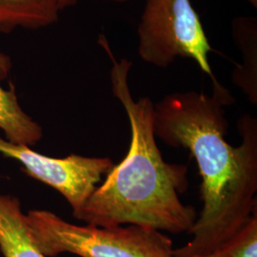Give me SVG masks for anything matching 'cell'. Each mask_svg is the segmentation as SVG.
Instances as JSON below:
<instances>
[{"instance_id":"obj_1","label":"cell","mask_w":257,"mask_h":257,"mask_svg":"<svg viewBox=\"0 0 257 257\" xmlns=\"http://www.w3.org/2000/svg\"><path fill=\"white\" fill-rule=\"evenodd\" d=\"M233 102L215 79L211 95L173 92L155 104V136L171 147L189 150L202 177V211L188 232L193 239L174 249V257L211 254L257 209V120L249 114L238 120L242 143L231 146L225 138V107Z\"/></svg>"},{"instance_id":"obj_2","label":"cell","mask_w":257,"mask_h":257,"mask_svg":"<svg viewBox=\"0 0 257 257\" xmlns=\"http://www.w3.org/2000/svg\"><path fill=\"white\" fill-rule=\"evenodd\" d=\"M99 44L111 60V90L127 113L132 138L127 156L96 187L78 219L102 228L130 224L175 234L189 232L197 214L179 198L189 186L187 167L163 159L154 131L155 104L146 96L135 100L128 87L133 62L116 60L103 36Z\"/></svg>"},{"instance_id":"obj_3","label":"cell","mask_w":257,"mask_h":257,"mask_svg":"<svg viewBox=\"0 0 257 257\" xmlns=\"http://www.w3.org/2000/svg\"><path fill=\"white\" fill-rule=\"evenodd\" d=\"M30 232L45 257L70 252L80 257H174L173 241L159 230L130 225L77 226L48 211H30Z\"/></svg>"},{"instance_id":"obj_4","label":"cell","mask_w":257,"mask_h":257,"mask_svg":"<svg viewBox=\"0 0 257 257\" xmlns=\"http://www.w3.org/2000/svg\"><path fill=\"white\" fill-rule=\"evenodd\" d=\"M138 55L158 68L191 58L215 80L209 55L212 48L191 0H146L138 27Z\"/></svg>"},{"instance_id":"obj_5","label":"cell","mask_w":257,"mask_h":257,"mask_svg":"<svg viewBox=\"0 0 257 257\" xmlns=\"http://www.w3.org/2000/svg\"><path fill=\"white\" fill-rule=\"evenodd\" d=\"M0 154L15 158L23 165L27 175L61 193L71 205L76 219L102 175L108 174L114 166L109 157L71 155L54 158L43 156L27 145L16 144L3 138H0Z\"/></svg>"},{"instance_id":"obj_6","label":"cell","mask_w":257,"mask_h":257,"mask_svg":"<svg viewBox=\"0 0 257 257\" xmlns=\"http://www.w3.org/2000/svg\"><path fill=\"white\" fill-rule=\"evenodd\" d=\"M12 68L9 56L0 52V81L6 79ZM0 128L10 142L34 146L42 138V128L22 110L15 88L0 85Z\"/></svg>"},{"instance_id":"obj_7","label":"cell","mask_w":257,"mask_h":257,"mask_svg":"<svg viewBox=\"0 0 257 257\" xmlns=\"http://www.w3.org/2000/svg\"><path fill=\"white\" fill-rule=\"evenodd\" d=\"M231 35L241 55L242 63L236 64L231 79L248 97L257 104V19L255 17H237L231 22Z\"/></svg>"},{"instance_id":"obj_8","label":"cell","mask_w":257,"mask_h":257,"mask_svg":"<svg viewBox=\"0 0 257 257\" xmlns=\"http://www.w3.org/2000/svg\"><path fill=\"white\" fill-rule=\"evenodd\" d=\"M0 250L4 257H45L37 248L17 197L0 195Z\"/></svg>"},{"instance_id":"obj_9","label":"cell","mask_w":257,"mask_h":257,"mask_svg":"<svg viewBox=\"0 0 257 257\" xmlns=\"http://www.w3.org/2000/svg\"><path fill=\"white\" fill-rule=\"evenodd\" d=\"M59 12L54 0H0V32L47 27L57 21Z\"/></svg>"},{"instance_id":"obj_10","label":"cell","mask_w":257,"mask_h":257,"mask_svg":"<svg viewBox=\"0 0 257 257\" xmlns=\"http://www.w3.org/2000/svg\"><path fill=\"white\" fill-rule=\"evenodd\" d=\"M212 253L220 257H257V209L241 229Z\"/></svg>"},{"instance_id":"obj_11","label":"cell","mask_w":257,"mask_h":257,"mask_svg":"<svg viewBox=\"0 0 257 257\" xmlns=\"http://www.w3.org/2000/svg\"><path fill=\"white\" fill-rule=\"evenodd\" d=\"M54 1H55V4L57 5L58 9L60 11L67 8V7L73 6L77 2V0H54Z\"/></svg>"},{"instance_id":"obj_12","label":"cell","mask_w":257,"mask_h":257,"mask_svg":"<svg viewBox=\"0 0 257 257\" xmlns=\"http://www.w3.org/2000/svg\"><path fill=\"white\" fill-rule=\"evenodd\" d=\"M254 8H257V0H247Z\"/></svg>"},{"instance_id":"obj_13","label":"cell","mask_w":257,"mask_h":257,"mask_svg":"<svg viewBox=\"0 0 257 257\" xmlns=\"http://www.w3.org/2000/svg\"><path fill=\"white\" fill-rule=\"evenodd\" d=\"M197 257H220L218 256L217 254H215V253H211V254H209V255H203V256H197Z\"/></svg>"},{"instance_id":"obj_14","label":"cell","mask_w":257,"mask_h":257,"mask_svg":"<svg viewBox=\"0 0 257 257\" xmlns=\"http://www.w3.org/2000/svg\"><path fill=\"white\" fill-rule=\"evenodd\" d=\"M104 1H125V0H104Z\"/></svg>"}]
</instances>
